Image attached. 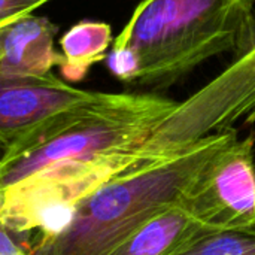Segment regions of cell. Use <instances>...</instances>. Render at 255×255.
<instances>
[{
  "instance_id": "obj_1",
  "label": "cell",
  "mask_w": 255,
  "mask_h": 255,
  "mask_svg": "<svg viewBox=\"0 0 255 255\" xmlns=\"http://www.w3.org/2000/svg\"><path fill=\"white\" fill-rule=\"evenodd\" d=\"M255 0H142L106 55L124 85L166 90L202 63L235 54Z\"/></svg>"
},
{
  "instance_id": "obj_2",
  "label": "cell",
  "mask_w": 255,
  "mask_h": 255,
  "mask_svg": "<svg viewBox=\"0 0 255 255\" xmlns=\"http://www.w3.org/2000/svg\"><path fill=\"white\" fill-rule=\"evenodd\" d=\"M238 136L212 133L179 154L127 172L108 182L52 233L36 236L31 255H109L158 212L178 205L208 158Z\"/></svg>"
},
{
  "instance_id": "obj_3",
  "label": "cell",
  "mask_w": 255,
  "mask_h": 255,
  "mask_svg": "<svg viewBox=\"0 0 255 255\" xmlns=\"http://www.w3.org/2000/svg\"><path fill=\"white\" fill-rule=\"evenodd\" d=\"M179 102L155 93H99L13 139L0 155V196L57 163L143 143Z\"/></svg>"
},
{
  "instance_id": "obj_4",
  "label": "cell",
  "mask_w": 255,
  "mask_h": 255,
  "mask_svg": "<svg viewBox=\"0 0 255 255\" xmlns=\"http://www.w3.org/2000/svg\"><path fill=\"white\" fill-rule=\"evenodd\" d=\"M233 63L215 79L179 102L176 109L146 139L143 151L152 161L179 154L200 139L255 123V13Z\"/></svg>"
},
{
  "instance_id": "obj_5",
  "label": "cell",
  "mask_w": 255,
  "mask_h": 255,
  "mask_svg": "<svg viewBox=\"0 0 255 255\" xmlns=\"http://www.w3.org/2000/svg\"><path fill=\"white\" fill-rule=\"evenodd\" d=\"M254 136H238L217 149L182 194L181 206L208 230L255 223Z\"/></svg>"
},
{
  "instance_id": "obj_6",
  "label": "cell",
  "mask_w": 255,
  "mask_h": 255,
  "mask_svg": "<svg viewBox=\"0 0 255 255\" xmlns=\"http://www.w3.org/2000/svg\"><path fill=\"white\" fill-rule=\"evenodd\" d=\"M52 72L42 76L9 73L0 66V155L19 134L42 120L94 96Z\"/></svg>"
},
{
  "instance_id": "obj_7",
  "label": "cell",
  "mask_w": 255,
  "mask_h": 255,
  "mask_svg": "<svg viewBox=\"0 0 255 255\" xmlns=\"http://www.w3.org/2000/svg\"><path fill=\"white\" fill-rule=\"evenodd\" d=\"M58 25L46 16L27 13L0 27V66L24 76H42L63 64L54 48Z\"/></svg>"
},
{
  "instance_id": "obj_8",
  "label": "cell",
  "mask_w": 255,
  "mask_h": 255,
  "mask_svg": "<svg viewBox=\"0 0 255 255\" xmlns=\"http://www.w3.org/2000/svg\"><path fill=\"white\" fill-rule=\"evenodd\" d=\"M203 230L208 229L173 205L142 224L109 255H172Z\"/></svg>"
},
{
  "instance_id": "obj_9",
  "label": "cell",
  "mask_w": 255,
  "mask_h": 255,
  "mask_svg": "<svg viewBox=\"0 0 255 255\" xmlns=\"http://www.w3.org/2000/svg\"><path fill=\"white\" fill-rule=\"evenodd\" d=\"M112 28L103 21H79L61 37L60 48L63 64L60 72L67 84L81 82L91 66L103 61L112 45Z\"/></svg>"
},
{
  "instance_id": "obj_10",
  "label": "cell",
  "mask_w": 255,
  "mask_h": 255,
  "mask_svg": "<svg viewBox=\"0 0 255 255\" xmlns=\"http://www.w3.org/2000/svg\"><path fill=\"white\" fill-rule=\"evenodd\" d=\"M172 255H255V223L238 229L203 230Z\"/></svg>"
},
{
  "instance_id": "obj_11",
  "label": "cell",
  "mask_w": 255,
  "mask_h": 255,
  "mask_svg": "<svg viewBox=\"0 0 255 255\" xmlns=\"http://www.w3.org/2000/svg\"><path fill=\"white\" fill-rule=\"evenodd\" d=\"M51 0H0V27L15 21L19 16L33 13L37 7Z\"/></svg>"
},
{
  "instance_id": "obj_12",
  "label": "cell",
  "mask_w": 255,
  "mask_h": 255,
  "mask_svg": "<svg viewBox=\"0 0 255 255\" xmlns=\"http://www.w3.org/2000/svg\"><path fill=\"white\" fill-rule=\"evenodd\" d=\"M0 255H31L30 248L15 241L13 233L0 224Z\"/></svg>"
}]
</instances>
